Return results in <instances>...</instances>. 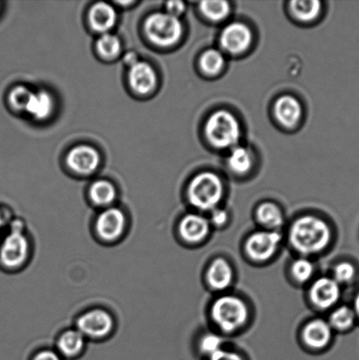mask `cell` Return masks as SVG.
Wrapping results in <instances>:
<instances>
[{
    "mask_svg": "<svg viewBox=\"0 0 359 360\" xmlns=\"http://www.w3.org/2000/svg\"><path fill=\"white\" fill-rule=\"evenodd\" d=\"M32 255L31 240L19 220L10 221L0 238V268L15 273L27 266Z\"/></svg>",
    "mask_w": 359,
    "mask_h": 360,
    "instance_id": "cell-1",
    "label": "cell"
},
{
    "mask_svg": "<svg viewBox=\"0 0 359 360\" xmlns=\"http://www.w3.org/2000/svg\"><path fill=\"white\" fill-rule=\"evenodd\" d=\"M289 240L297 252L312 255L322 252L329 245L332 231L322 219L307 215L297 219L291 226Z\"/></svg>",
    "mask_w": 359,
    "mask_h": 360,
    "instance_id": "cell-2",
    "label": "cell"
},
{
    "mask_svg": "<svg viewBox=\"0 0 359 360\" xmlns=\"http://www.w3.org/2000/svg\"><path fill=\"white\" fill-rule=\"evenodd\" d=\"M207 140L218 149H228L237 146L241 136V126L231 112L221 110L210 116L206 123Z\"/></svg>",
    "mask_w": 359,
    "mask_h": 360,
    "instance_id": "cell-3",
    "label": "cell"
},
{
    "mask_svg": "<svg viewBox=\"0 0 359 360\" xmlns=\"http://www.w3.org/2000/svg\"><path fill=\"white\" fill-rule=\"evenodd\" d=\"M188 194L192 206L200 210L212 211L223 198V182L212 172H202L192 179Z\"/></svg>",
    "mask_w": 359,
    "mask_h": 360,
    "instance_id": "cell-4",
    "label": "cell"
},
{
    "mask_svg": "<svg viewBox=\"0 0 359 360\" xmlns=\"http://www.w3.org/2000/svg\"><path fill=\"white\" fill-rule=\"evenodd\" d=\"M129 219L124 210L112 206L98 214L93 224V231L98 241L105 245H115L128 232Z\"/></svg>",
    "mask_w": 359,
    "mask_h": 360,
    "instance_id": "cell-5",
    "label": "cell"
},
{
    "mask_svg": "<svg viewBox=\"0 0 359 360\" xmlns=\"http://www.w3.org/2000/svg\"><path fill=\"white\" fill-rule=\"evenodd\" d=\"M211 315L214 322L226 333L240 329L247 322L249 311L245 302L233 295L223 296L214 302Z\"/></svg>",
    "mask_w": 359,
    "mask_h": 360,
    "instance_id": "cell-6",
    "label": "cell"
},
{
    "mask_svg": "<svg viewBox=\"0 0 359 360\" xmlns=\"http://www.w3.org/2000/svg\"><path fill=\"white\" fill-rule=\"evenodd\" d=\"M115 327V319L110 311L93 308L77 316L75 328L87 340L103 341L114 334Z\"/></svg>",
    "mask_w": 359,
    "mask_h": 360,
    "instance_id": "cell-7",
    "label": "cell"
},
{
    "mask_svg": "<svg viewBox=\"0 0 359 360\" xmlns=\"http://www.w3.org/2000/svg\"><path fill=\"white\" fill-rule=\"evenodd\" d=\"M148 38L160 47H170L181 40L183 25L179 18L167 13L151 14L144 24Z\"/></svg>",
    "mask_w": 359,
    "mask_h": 360,
    "instance_id": "cell-8",
    "label": "cell"
},
{
    "mask_svg": "<svg viewBox=\"0 0 359 360\" xmlns=\"http://www.w3.org/2000/svg\"><path fill=\"white\" fill-rule=\"evenodd\" d=\"M280 241L281 236L277 231L256 232L246 243V252L253 260H268L275 254Z\"/></svg>",
    "mask_w": 359,
    "mask_h": 360,
    "instance_id": "cell-9",
    "label": "cell"
},
{
    "mask_svg": "<svg viewBox=\"0 0 359 360\" xmlns=\"http://www.w3.org/2000/svg\"><path fill=\"white\" fill-rule=\"evenodd\" d=\"M252 41L251 30L244 23L228 25L221 32L220 42L225 51L230 54H240L247 51Z\"/></svg>",
    "mask_w": 359,
    "mask_h": 360,
    "instance_id": "cell-10",
    "label": "cell"
},
{
    "mask_svg": "<svg viewBox=\"0 0 359 360\" xmlns=\"http://www.w3.org/2000/svg\"><path fill=\"white\" fill-rule=\"evenodd\" d=\"M100 157L93 147L79 146L73 148L67 156V164L73 172L80 175H89L97 170Z\"/></svg>",
    "mask_w": 359,
    "mask_h": 360,
    "instance_id": "cell-11",
    "label": "cell"
},
{
    "mask_svg": "<svg viewBox=\"0 0 359 360\" xmlns=\"http://www.w3.org/2000/svg\"><path fill=\"white\" fill-rule=\"evenodd\" d=\"M309 296L316 308L320 309L332 308L340 297L339 284H337L332 278H318L313 283Z\"/></svg>",
    "mask_w": 359,
    "mask_h": 360,
    "instance_id": "cell-12",
    "label": "cell"
},
{
    "mask_svg": "<svg viewBox=\"0 0 359 360\" xmlns=\"http://www.w3.org/2000/svg\"><path fill=\"white\" fill-rule=\"evenodd\" d=\"M87 342L76 328L65 330L56 338V351L61 357L76 359L86 350Z\"/></svg>",
    "mask_w": 359,
    "mask_h": 360,
    "instance_id": "cell-13",
    "label": "cell"
},
{
    "mask_svg": "<svg viewBox=\"0 0 359 360\" xmlns=\"http://www.w3.org/2000/svg\"><path fill=\"white\" fill-rule=\"evenodd\" d=\"M129 82L136 93L147 94L155 89L157 74L153 67L145 62H138L129 68Z\"/></svg>",
    "mask_w": 359,
    "mask_h": 360,
    "instance_id": "cell-14",
    "label": "cell"
},
{
    "mask_svg": "<svg viewBox=\"0 0 359 360\" xmlns=\"http://www.w3.org/2000/svg\"><path fill=\"white\" fill-rule=\"evenodd\" d=\"M209 220L196 214H186L178 225L179 235L189 243L202 241L209 234Z\"/></svg>",
    "mask_w": 359,
    "mask_h": 360,
    "instance_id": "cell-15",
    "label": "cell"
},
{
    "mask_svg": "<svg viewBox=\"0 0 359 360\" xmlns=\"http://www.w3.org/2000/svg\"><path fill=\"white\" fill-rule=\"evenodd\" d=\"M274 114L281 125L292 128L301 121L302 108L300 101L289 95H284L276 101Z\"/></svg>",
    "mask_w": 359,
    "mask_h": 360,
    "instance_id": "cell-16",
    "label": "cell"
},
{
    "mask_svg": "<svg viewBox=\"0 0 359 360\" xmlns=\"http://www.w3.org/2000/svg\"><path fill=\"white\" fill-rule=\"evenodd\" d=\"M305 344L313 349L325 347L332 340V328L321 319L311 321L305 326L302 333Z\"/></svg>",
    "mask_w": 359,
    "mask_h": 360,
    "instance_id": "cell-17",
    "label": "cell"
},
{
    "mask_svg": "<svg viewBox=\"0 0 359 360\" xmlns=\"http://www.w3.org/2000/svg\"><path fill=\"white\" fill-rule=\"evenodd\" d=\"M89 20L91 27L95 31L107 34L115 27L117 20V14L114 7L109 4L98 2L91 7Z\"/></svg>",
    "mask_w": 359,
    "mask_h": 360,
    "instance_id": "cell-18",
    "label": "cell"
},
{
    "mask_svg": "<svg viewBox=\"0 0 359 360\" xmlns=\"http://www.w3.org/2000/svg\"><path fill=\"white\" fill-rule=\"evenodd\" d=\"M233 270L230 264L223 259L214 261L207 270V280L210 287L216 290H224L233 281Z\"/></svg>",
    "mask_w": 359,
    "mask_h": 360,
    "instance_id": "cell-19",
    "label": "cell"
},
{
    "mask_svg": "<svg viewBox=\"0 0 359 360\" xmlns=\"http://www.w3.org/2000/svg\"><path fill=\"white\" fill-rule=\"evenodd\" d=\"M89 198L93 206L100 207L102 210L114 206L117 198L114 184L107 180L100 179L95 181L90 186Z\"/></svg>",
    "mask_w": 359,
    "mask_h": 360,
    "instance_id": "cell-20",
    "label": "cell"
},
{
    "mask_svg": "<svg viewBox=\"0 0 359 360\" xmlns=\"http://www.w3.org/2000/svg\"><path fill=\"white\" fill-rule=\"evenodd\" d=\"M53 108H54V101L51 95L46 91H40L32 94L26 112L32 117L41 121L51 115Z\"/></svg>",
    "mask_w": 359,
    "mask_h": 360,
    "instance_id": "cell-21",
    "label": "cell"
},
{
    "mask_svg": "<svg viewBox=\"0 0 359 360\" xmlns=\"http://www.w3.org/2000/svg\"><path fill=\"white\" fill-rule=\"evenodd\" d=\"M228 165L235 174H247L253 165L252 151L244 146H237L232 148L230 156L228 158Z\"/></svg>",
    "mask_w": 359,
    "mask_h": 360,
    "instance_id": "cell-22",
    "label": "cell"
},
{
    "mask_svg": "<svg viewBox=\"0 0 359 360\" xmlns=\"http://www.w3.org/2000/svg\"><path fill=\"white\" fill-rule=\"evenodd\" d=\"M321 2L316 0H295L290 3V10L297 20L311 22L321 12Z\"/></svg>",
    "mask_w": 359,
    "mask_h": 360,
    "instance_id": "cell-23",
    "label": "cell"
},
{
    "mask_svg": "<svg viewBox=\"0 0 359 360\" xmlns=\"http://www.w3.org/2000/svg\"><path fill=\"white\" fill-rule=\"evenodd\" d=\"M256 219L262 225L270 229H276L284 224L282 212L277 205L266 202L260 205L256 210Z\"/></svg>",
    "mask_w": 359,
    "mask_h": 360,
    "instance_id": "cell-24",
    "label": "cell"
},
{
    "mask_svg": "<svg viewBox=\"0 0 359 360\" xmlns=\"http://www.w3.org/2000/svg\"><path fill=\"white\" fill-rule=\"evenodd\" d=\"M200 10L207 20L218 22L226 19L230 12V6L226 1H203Z\"/></svg>",
    "mask_w": 359,
    "mask_h": 360,
    "instance_id": "cell-25",
    "label": "cell"
},
{
    "mask_svg": "<svg viewBox=\"0 0 359 360\" xmlns=\"http://www.w3.org/2000/svg\"><path fill=\"white\" fill-rule=\"evenodd\" d=\"M200 68L207 75H216L223 70L225 58L223 53L216 49H209L202 55L200 60Z\"/></svg>",
    "mask_w": 359,
    "mask_h": 360,
    "instance_id": "cell-26",
    "label": "cell"
},
{
    "mask_svg": "<svg viewBox=\"0 0 359 360\" xmlns=\"http://www.w3.org/2000/svg\"><path fill=\"white\" fill-rule=\"evenodd\" d=\"M98 54L105 58H115L119 55L122 49L121 41L112 34H103L96 44Z\"/></svg>",
    "mask_w": 359,
    "mask_h": 360,
    "instance_id": "cell-27",
    "label": "cell"
},
{
    "mask_svg": "<svg viewBox=\"0 0 359 360\" xmlns=\"http://www.w3.org/2000/svg\"><path fill=\"white\" fill-rule=\"evenodd\" d=\"M355 312L347 306L339 307L334 310L329 317V326L334 329L346 330L353 326Z\"/></svg>",
    "mask_w": 359,
    "mask_h": 360,
    "instance_id": "cell-28",
    "label": "cell"
},
{
    "mask_svg": "<svg viewBox=\"0 0 359 360\" xmlns=\"http://www.w3.org/2000/svg\"><path fill=\"white\" fill-rule=\"evenodd\" d=\"M33 91L23 86L13 88L9 94V103L16 111L26 112Z\"/></svg>",
    "mask_w": 359,
    "mask_h": 360,
    "instance_id": "cell-29",
    "label": "cell"
},
{
    "mask_svg": "<svg viewBox=\"0 0 359 360\" xmlns=\"http://www.w3.org/2000/svg\"><path fill=\"white\" fill-rule=\"evenodd\" d=\"M223 338L217 334L209 333L205 335L200 340V348L204 354L211 357L217 352L223 350Z\"/></svg>",
    "mask_w": 359,
    "mask_h": 360,
    "instance_id": "cell-30",
    "label": "cell"
},
{
    "mask_svg": "<svg viewBox=\"0 0 359 360\" xmlns=\"http://www.w3.org/2000/svg\"><path fill=\"white\" fill-rule=\"evenodd\" d=\"M292 274L299 282H306L312 277L314 273V266L311 261L306 259H300L294 261L292 264Z\"/></svg>",
    "mask_w": 359,
    "mask_h": 360,
    "instance_id": "cell-31",
    "label": "cell"
},
{
    "mask_svg": "<svg viewBox=\"0 0 359 360\" xmlns=\"http://www.w3.org/2000/svg\"><path fill=\"white\" fill-rule=\"evenodd\" d=\"M355 275V269L353 264L347 262L337 264L334 269L333 280L337 284H346L353 280Z\"/></svg>",
    "mask_w": 359,
    "mask_h": 360,
    "instance_id": "cell-32",
    "label": "cell"
},
{
    "mask_svg": "<svg viewBox=\"0 0 359 360\" xmlns=\"http://www.w3.org/2000/svg\"><path fill=\"white\" fill-rule=\"evenodd\" d=\"M228 221V213L224 210H221V208H214L212 210V214H211V222L214 226H223L226 224Z\"/></svg>",
    "mask_w": 359,
    "mask_h": 360,
    "instance_id": "cell-33",
    "label": "cell"
},
{
    "mask_svg": "<svg viewBox=\"0 0 359 360\" xmlns=\"http://www.w3.org/2000/svg\"><path fill=\"white\" fill-rule=\"evenodd\" d=\"M185 3L181 1H171L167 4V13L171 15L178 18L185 12Z\"/></svg>",
    "mask_w": 359,
    "mask_h": 360,
    "instance_id": "cell-34",
    "label": "cell"
},
{
    "mask_svg": "<svg viewBox=\"0 0 359 360\" xmlns=\"http://www.w3.org/2000/svg\"><path fill=\"white\" fill-rule=\"evenodd\" d=\"M32 360H62V357L56 351L44 349L37 352Z\"/></svg>",
    "mask_w": 359,
    "mask_h": 360,
    "instance_id": "cell-35",
    "label": "cell"
},
{
    "mask_svg": "<svg viewBox=\"0 0 359 360\" xmlns=\"http://www.w3.org/2000/svg\"><path fill=\"white\" fill-rule=\"evenodd\" d=\"M209 360H244L237 352L221 350L211 356Z\"/></svg>",
    "mask_w": 359,
    "mask_h": 360,
    "instance_id": "cell-36",
    "label": "cell"
},
{
    "mask_svg": "<svg viewBox=\"0 0 359 360\" xmlns=\"http://www.w3.org/2000/svg\"><path fill=\"white\" fill-rule=\"evenodd\" d=\"M138 62V56H137L136 52L130 51L123 56V63H125V65L129 66V68H131L132 66L136 65Z\"/></svg>",
    "mask_w": 359,
    "mask_h": 360,
    "instance_id": "cell-37",
    "label": "cell"
},
{
    "mask_svg": "<svg viewBox=\"0 0 359 360\" xmlns=\"http://www.w3.org/2000/svg\"><path fill=\"white\" fill-rule=\"evenodd\" d=\"M8 215L6 213V211L0 210V236L4 234V232L6 231L7 227L10 224Z\"/></svg>",
    "mask_w": 359,
    "mask_h": 360,
    "instance_id": "cell-38",
    "label": "cell"
},
{
    "mask_svg": "<svg viewBox=\"0 0 359 360\" xmlns=\"http://www.w3.org/2000/svg\"><path fill=\"white\" fill-rule=\"evenodd\" d=\"M355 314L359 316V294L357 295L356 299H355Z\"/></svg>",
    "mask_w": 359,
    "mask_h": 360,
    "instance_id": "cell-39",
    "label": "cell"
},
{
    "mask_svg": "<svg viewBox=\"0 0 359 360\" xmlns=\"http://www.w3.org/2000/svg\"><path fill=\"white\" fill-rule=\"evenodd\" d=\"M0 238H1V236H0Z\"/></svg>",
    "mask_w": 359,
    "mask_h": 360,
    "instance_id": "cell-40",
    "label": "cell"
}]
</instances>
